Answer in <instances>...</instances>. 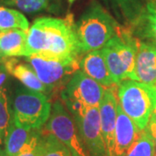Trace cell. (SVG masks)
<instances>
[{"instance_id":"6da1fadb","label":"cell","mask_w":156,"mask_h":156,"mask_svg":"<svg viewBox=\"0 0 156 156\" xmlns=\"http://www.w3.org/2000/svg\"><path fill=\"white\" fill-rule=\"evenodd\" d=\"M75 24L71 14L64 18L44 17L36 19L27 31L29 56L47 53L55 56L80 57L83 53Z\"/></svg>"},{"instance_id":"7a4b0ae2","label":"cell","mask_w":156,"mask_h":156,"mask_svg":"<svg viewBox=\"0 0 156 156\" xmlns=\"http://www.w3.org/2000/svg\"><path fill=\"white\" fill-rule=\"evenodd\" d=\"M82 53L101 50L116 35L122 26L98 2L93 1L75 24Z\"/></svg>"},{"instance_id":"3957f363","label":"cell","mask_w":156,"mask_h":156,"mask_svg":"<svg viewBox=\"0 0 156 156\" xmlns=\"http://www.w3.org/2000/svg\"><path fill=\"white\" fill-rule=\"evenodd\" d=\"M117 98L123 112L143 130L156 108V87L126 79L117 85Z\"/></svg>"},{"instance_id":"277c9868","label":"cell","mask_w":156,"mask_h":156,"mask_svg":"<svg viewBox=\"0 0 156 156\" xmlns=\"http://www.w3.org/2000/svg\"><path fill=\"white\" fill-rule=\"evenodd\" d=\"M51 108L46 94L25 86L19 87L12 100L13 121L27 129H42L50 118Z\"/></svg>"},{"instance_id":"5b68a950","label":"cell","mask_w":156,"mask_h":156,"mask_svg":"<svg viewBox=\"0 0 156 156\" xmlns=\"http://www.w3.org/2000/svg\"><path fill=\"white\" fill-rule=\"evenodd\" d=\"M80 60L75 56H55L47 53H36L26 56V61L50 92L62 84L67 83L80 69Z\"/></svg>"},{"instance_id":"8992f818","label":"cell","mask_w":156,"mask_h":156,"mask_svg":"<svg viewBox=\"0 0 156 156\" xmlns=\"http://www.w3.org/2000/svg\"><path fill=\"white\" fill-rule=\"evenodd\" d=\"M42 129L54 134L67 147L73 156H90L72 114L60 101L52 105L50 118Z\"/></svg>"},{"instance_id":"52a82bcc","label":"cell","mask_w":156,"mask_h":156,"mask_svg":"<svg viewBox=\"0 0 156 156\" xmlns=\"http://www.w3.org/2000/svg\"><path fill=\"white\" fill-rule=\"evenodd\" d=\"M106 88L78 69L62 91L63 104L69 112L77 108L99 107Z\"/></svg>"},{"instance_id":"ba28073f","label":"cell","mask_w":156,"mask_h":156,"mask_svg":"<svg viewBox=\"0 0 156 156\" xmlns=\"http://www.w3.org/2000/svg\"><path fill=\"white\" fill-rule=\"evenodd\" d=\"M90 156H107L102 137L99 107L77 108L70 112Z\"/></svg>"},{"instance_id":"9c48e42d","label":"cell","mask_w":156,"mask_h":156,"mask_svg":"<svg viewBox=\"0 0 156 156\" xmlns=\"http://www.w3.org/2000/svg\"><path fill=\"white\" fill-rule=\"evenodd\" d=\"M118 98L115 87L107 88L99 105L101 128L107 156H115V134Z\"/></svg>"},{"instance_id":"30bf717a","label":"cell","mask_w":156,"mask_h":156,"mask_svg":"<svg viewBox=\"0 0 156 156\" xmlns=\"http://www.w3.org/2000/svg\"><path fill=\"white\" fill-rule=\"evenodd\" d=\"M135 77L138 82L156 87L155 43L138 39L135 58Z\"/></svg>"},{"instance_id":"8fae6325","label":"cell","mask_w":156,"mask_h":156,"mask_svg":"<svg viewBox=\"0 0 156 156\" xmlns=\"http://www.w3.org/2000/svg\"><path fill=\"white\" fill-rule=\"evenodd\" d=\"M79 67L87 76L94 79L104 88L107 89L116 86L107 66L106 60L101 49L86 53L85 56L81 58Z\"/></svg>"},{"instance_id":"7c38bea8","label":"cell","mask_w":156,"mask_h":156,"mask_svg":"<svg viewBox=\"0 0 156 156\" xmlns=\"http://www.w3.org/2000/svg\"><path fill=\"white\" fill-rule=\"evenodd\" d=\"M140 132V130L138 127L123 112L118 102L115 134V156H126Z\"/></svg>"},{"instance_id":"4fadbf2b","label":"cell","mask_w":156,"mask_h":156,"mask_svg":"<svg viewBox=\"0 0 156 156\" xmlns=\"http://www.w3.org/2000/svg\"><path fill=\"white\" fill-rule=\"evenodd\" d=\"M4 66L7 72L19 80L26 88L44 94L50 93L49 89L39 80L35 70L30 64L18 61L14 57H9L5 61Z\"/></svg>"},{"instance_id":"5bb4252c","label":"cell","mask_w":156,"mask_h":156,"mask_svg":"<svg viewBox=\"0 0 156 156\" xmlns=\"http://www.w3.org/2000/svg\"><path fill=\"white\" fill-rule=\"evenodd\" d=\"M0 48L5 57L28 56L27 31L17 29L0 30Z\"/></svg>"},{"instance_id":"9a60e30c","label":"cell","mask_w":156,"mask_h":156,"mask_svg":"<svg viewBox=\"0 0 156 156\" xmlns=\"http://www.w3.org/2000/svg\"><path fill=\"white\" fill-rule=\"evenodd\" d=\"M134 33L140 40H147L156 44V4L147 0L138 21L133 26Z\"/></svg>"},{"instance_id":"2e32d148","label":"cell","mask_w":156,"mask_h":156,"mask_svg":"<svg viewBox=\"0 0 156 156\" xmlns=\"http://www.w3.org/2000/svg\"><path fill=\"white\" fill-rule=\"evenodd\" d=\"M115 17L130 26H134L142 12L141 0H104Z\"/></svg>"},{"instance_id":"e0dca14e","label":"cell","mask_w":156,"mask_h":156,"mask_svg":"<svg viewBox=\"0 0 156 156\" xmlns=\"http://www.w3.org/2000/svg\"><path fill=\"white\" fill-rule=\"evenodd\" d=\"M37 129H27L12 122L6 138L3 156H16L31 138Z\"/></svg>"},{"instance_id":"ac0fdd59","label":"cell","mask_w":156,"mask_h":156,"mask_svg":"<svg viewBox=\"0 0 156 156\" xmlns=\"http://www.w3.org/2000/svg\"><path fill=\"white\" fill-rule=\"evenodd\" d=\"M13 122V114L10 108V103L6 89L0 88V155L3 156L5 140L11 124Z\"/></svg>"},{"instance_id":"d6986e66","label":"cell","mask_w":156,"mask_h":156,"mask_svg":"<svg viewBox=\"0 0 156 156\" xmlns=\"http://www.w3.org/2000/svg\"><path fill=\"white\" fill-rule=\"evenodd\" d=\"M39 156H73V154L54 134L41 129Z\"/></svg>"},{"instance_id":"ffe728a7","label":"cell","mask_w":156,"mask_h":156,"mask_svg":"<svg viewBox=\"0 0 156 156\" xmlns=\"http://www.w3.org/2000/svg\"><path fill=\"white\" fill-rule=\"evenodd\" d=\"M22 30L28 31L30 23L22 12L0 6V30Z\"/></svg>"},{"instance_id":"44dd1931","label":"cell","mask_w":156,"mask_h":156,"mask_svg":"<svg viewBox=\"0 0 156 156\" xmlns=\"http://www.w3.org/2000/svg\"><path fill=\"white\" fill-rule=\"evenodd\" d=\"M0 3L16 7L30 14L42 11H54L57 5V0H0Z\"/></svg>"},{"instance_id":"7402d4cb","label":"cell","mask_w":156,"mask_h":156,"mask_svg":"<svg viewBox=\"0 0 156 156\" xmlns=\"http://www.w3.org/2000/svg\"><path fill=\"white\" fill-rule=\"evenodd\" d=\"M101 51L105 57L107 66L108 68L112 79L117 86L122 81L127 79V75L122 62L115 49L108 44H107L103 48H101Z\"/></svg>"},{"instance_id":"603a6c76","label":"cell","mask_w":156,"mask_h":156,"mask_svg":"<svg viewBox=\"0 0 156 156\" xmlns=\"http://www.w3.org/2000/svg\"><path fill=\"white\" fill-rule=\"evenodd\" d=\"M126 156H156L154 140L147 126L143 130H140Z\"/></svg>"},{"instance_id":"cb8c5ba5","label":"cell","mask_w":156,"mask_h":156,"mask_svg":"<svg viewBox=\"0 0 156 156\" xmlns=\"http://www.w3.org/2000/svg\"><path fill=\"white\" fill-rule=\"evenodd\" d=\"M41 129H37L31 138L23 146L16 156H39V144Z\"/></svg>"},{"instance_id":"d4e9b609","label":"cell","mask_w":156,"mask_h":156,"mask_svg":"<svg viewBox=\"0 0 156 156\" xmlns=\"http://www.w3.org/2000/svg\"><path fill=\"white\" fill-rule=\"evenodd\" d=\"M147 127L149 128V130H150L151 134H152V136H153V138H154V144H155V148H156V121L155 120H154V119L150 118Z\"/></svg>"},{"instance_id":"484cf974","label":"cell","mask_w":156,"mask_h":156,"mask_svg":"<svg viewBox=\"0 0 156 156\" xmlns=\"http://www.w3.org/2000/svg\"><path fill=\"white\" fill-rule=\"evenodd\" d=\"M7 71H6L5 66H0V88L2 87L3 83L5 82L7 77Z\"/></svg>"},{"instance_id":"4316f807","label":"cell","mask_w":156,"mask_h":156,"mask_svg":"<svg viewBox=\"0 0 156 156\" xmlns=\"http://www.w3.org/2000/svg\"><path fill=\"white\" fill-rule=\"evenodd\" d=\"M150 118H152V119H154V120H155L156 121V108H154V110L153 112V114H152V115H151Z\"/></svg>"},{"instance_id":"83f0119b","label":"cell","mask_w":156,"mask_h":156,"mask_svg":"<svg viewBox=\"0 0 156 156\" xmlns=\"http://www.w3.org/2000/svg\"><path fill=\"white\" fill-rule=\"evenodd\" d=\"M3 57H5V56H4V54H3V52H2V50H1V48H0V59L3 58Z\"/></svg>"},{"instance_id":"f1b7e54d","label":"cell","mask_w":156,"mask_h":156,"mask_svg":"<svg viewBox=\"0 0 156 156\" xmlns=\"http://www.w3.org/2000/svg\"><path fill=\"white\" fill-rule=\"evenodd\" d=\"M76 0H68V2L69 3V4H72L73 2H75Z\"/></svg>"},{"instance_id":"f546056e","label":"cell","mask_w":156,"mask_h":156,"mask_svg":"<svg viewBox=\"0 0 156 156\" xmlns=\"http://www.w3.org/2000/svg\"><path fill=\"white\" fill-rule=\"evenodd\" d=\"M151 1H153L154 3H155V4H156V0H151Z\"/></svg>"},{"instance_id":"4dcf8cb0","label":"cell","mask_w":156,"mask_h":156,"mask_svg":"<svg viewBox=\"0 0 156 156\" xmlns=\"http://www.w3.org/2000/svg\"><path fill=\"white\" fill-rule=\"evenodd\" d=\"M0 156H1V155H0Z\"/></svg>"}]
</instances>
